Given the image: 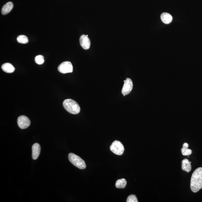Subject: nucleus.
I'll list each match as a JSON object with an SVG mask.
<instances>
[{"label": "nucleus", "mask_w": 202, "mask_h": 202, "mask_svg": "<svg viewBox=\"0 0 202 202\" xmlns=\"http://www.w3.org/2000/svg\"><path fill=\"white\" fill-rule=\"evenodd\" d=\"M190 187L193 192L196 193L202 188V167L196 168L191 176Z\"/></svg>", "instance_id": "obj_1"}, {"label": "nucleus", "mask_w": 202, "mask_h": 202, "mask_svg": "<svg viewBox=\"0 0 202 202\" xmlns=\"http://www.w3.org/2000/svg\"><path fill=\"white\" fill-rule=\"evenodd\" d=\"M63 106L68 112L74 115L79 114L81 111L79 105L72 99L65 100L63 102Z\"/></svg>", "instance_id": "obj_2"}, {"label": "nucleus", "mask_w": 202, "mask_h": 202, "mask_svg": "<svg viewBox=\"0 0 202 202\" xmlns=\"http://www.w3.org/2000/svg\"><path fill=\"white\" fill-rule=\"evenodd\" d=\"M68 158L70 163L77 168L80 169H84L86 165L84 161L81 158L75 154L70 153L69 154Z\"/></svg>", "instance_id": "obj_3"}, {"label": "nucleus", "mask_w": 202, "mask_h": 202, "mask_svg": "<svg viewBox=\"0 0 202 202\" xmlns=\"http://www.w3.org/2000/svg\"><path fill=\"white\" fill-rule=\"evenodd\" d=\"M110 149L114 154L118 155H121L124 151V147L120 142L115 140L113 142L110 146Z\"/></svg>", "instance_id": "obj_4"}, {"label": "nucleus", "mask_w": 202, "mask_h": 202, "mask_svg": "<svg viewBox=\"0 0 202 202\" xmlns=\"http://www.w3.org/2000/svg\"><path fill=\"white\" fill-rule=\"evenodd\" d=\"M58 70L60 72L63 74L72 72L73 67L72 64L68 61L63 62L58 66Z\"/></svg>", "instance_id": "obj_5"}, {"label": "nucleus", "mask_w": 202, "mask_h": 202, "mask_svg": "<svg viewBox=\"0 0 202 202\" xmlns=\"http://www.w3.org/2000/svg\"><path fill=\"white\" fill-rule=\"evenodd\" d=\"M17 124L20 128L25 129L30 126V121L28 118L25 116H20L17 119Z\"/></svg>", "instance_id": "obj_6"}, {"label": "nucleus", "mask_w": 202, "mask_h": 202, "mask_svg": "<svg viewBox=\"0 0 202 202\" xmlns=\"http://www.w3.org/2000/svg\"><path fill=\"white\" fill-rule=\"evenodd\" d=\"M124 82V84L122 89V93L124 96L129 94L132 91L133 83L132 80L130 78H127Z\"/></svg>", "instance_id": "obj_7"}, {"label": "nucleus", "mask_w": 202, "mask_h": 202, "mask_svg": "<svg viewBox=\"0 0 202 202\" xmlns=\"http://www.w3.org/2000/svg\"><path fill=\"white\" fill-rule=\"evenodd\" d=\"M80 43L81 46L84 50H88L90 48L91 42L90 39L86 35H82L79 39Z\"/></svg>", "instance_id": "obj_8"}, {"label": "nucleus", "mask_w": 202, "mask_h": 202, "mask_svg": "<svg viewBox=\"0 0 202 202\" xmlns=\"http://www.w3.org/2000/svg\"><path fill=\"white\" fill-rule=\"evenodd\" d=\"M41 147L38 143H34L32 147V157L34 160L38 159L40 154Z\"/></svg>", "instance_id": "obj_9"}, {"label": "nucleus", "mask_w": 202, "mask_h": 202, "mask_svg": "<svg viewBox=\"0 0 202 202\" xmlns=\"http://www.w3.org/2000/svg\"><path fill=\"white\" fill-rule=\"evenodd\" d=\"M13 6H14V5H13V3L11 2H9L5 4L3 6L2 11H1L2 14L3 15H5L8 14L12 10Z\"/></svg>", "instance_id": "obj_10"}, {"label": "nucleus", "mask_w": 202, "mask_h": 202, "mask_svg": "<svg viewBox=\"0 0 202 202\" xmlns=\"http://www.w3.org/2000/svg\"><path fill=\"white\" fill-rule=\"evenodd\" d=\"M161 19L164 23L168 24L172 22L173 18L172 16L169 13H164L161 15Z\"/></svg>", "instance_id": "obj_11"}, {"label": "nucleus", "mask_w": 202, "mask_h": 202, "mask_svg": "<svg viewBox=\"0 0 202 202\" xmlns=\"http://www.w3.org/2000/svg\"><path fill=\"white\" fill-rule=\"evenodd\" d=\"M191 162L188 159H185L182 161V169L187 172H189L191 170Z\"/></svg>", "instance_id": "obj_12"}, {"label": "nucleus", "mask_w": 202, "mask_h": 202, "mask_svg": "<svg viewBox=\"0 0 202 202\" xmlns=\"http://www.w3.org/2000/svg\"><path fill=\"white\" fill-rule=\"evenodd\" d=\"M2 69L4 72L7 73H13L15 70L14 66L10 63L4 64L2 65Z\"/></svg>", "instance_id": "obj_13"}, {"label": "nucleus", "mask_w": 202, "mask_h": 202, "mask_svg": "<svg viewBox=\"0 0 202 202\" xmlns=\"http://www.w3.org/2000/svg\"><path fill=\"white\" fill-rule=\"evenodd\" d=\"M183 148L181 149L182 154L184 156H189L192 154V150L188 148L189 144L187 143H184L183 144Z\"/></svg>", "instance_id": "obj_14"}, {"label": "nucleus", "mask_w": 202, "mask_h": 202, "mask_svg": "<svg viewBox=\"0 0 202 202\" xmlns=\"http://www.w3.org/2000/svg\"><path fill=\"white\" fill-rule=\"evenodd\" d=\"M127 184V181L125 179H122L117 180L115 183L116 187L118 188L123 189L125 188Z\"/></svg>", "instance_id": "obj_15"}, {"label": "nucleus", "mask_w": 202, "mask_h": 202, "mask_svg": "<svg viewBox=\"0 0 202 202\" xmlns=\"http://www.w3.org/2000/svg\"><path fill=\"white\" fill-rule=\"evenodd\" d=\"M17 41L19 43L26 44L29 42V39L26 36L20 35L17 38Z\"/></svg>", "instance_id": "obj_16"}, {"label": "nucleus", "mask_w": 202, "mask_h": 202, "mask_svg": "<svg viewBox=\"0 0 202 202\" xmlns=\"http://www.w3.org/2000/svg\"><path fill=\"white\" fill-rule=\"evenodd\" d=\"M35 62L37 64L42 65L44 62V58L42 55H38L35 58Z\"/></svg>", "instance_id": "obj_17"}, {"label": "nucleus", "mask_w": 202, "mask_h": 202, "mask_svg": "<svg viewBox=\"0 0 202 202\" xmlns=\"http://www.w3.org/2000/svg\"><path fill=\"white\" fill-rule=\"evenodd\" d=\"M127 202H138V200L136 196L135 195H131L128 197Z\"/></svg>", "instance_id": "obj_18"}]
</instances>
